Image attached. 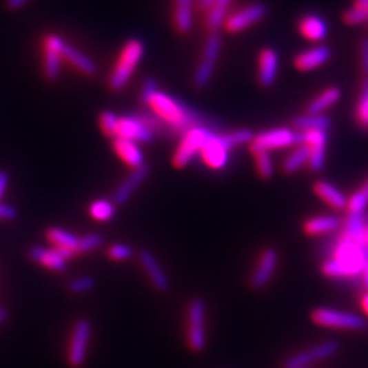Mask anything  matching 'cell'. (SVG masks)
<instances>
[{"label": "cell", "mask_w": 368, "mask_h": 368, "mask_svg": "<svg viewBox=\"0 0 368 368\" xmlns=\"http://www.w3.org/2000/svg\"><path fill=\"white\" fill-rule=\"evenodd\" d=\"M147 105L164 122L168 123L174 135L183 136L194 127H206L214 132H221L224 124L217 119L187 105L182 100L157 90L149 100Z\"/></svg>", "instance_id": "obj_1"}, {"label": "cell", "mask_w": 368, "mask_h": 368, "mask_svg": "<svg viewBox=\"0 0 368 368\" xmlns=\"http://www.w3.org/2000/svg\"><path fill=\"white\" fill-rule=\"evenodd\" d=\"M363 245L344 239L334 251V259L322 266L327 277H355L363 272L367 262Z\"/></svg>", "instance_id": "obj_2"}, {"label": "cell", "mask_w": 368, "mask_h": 368, "mask_svg": "<svg viewBox=\"0 0 368 368\" xmlns=\"http://www.w3.org/2000/svg\"><path fill=\"white\" fill-rule=\"evenodd\" d=\"M143 54L145 45L139 39H131L125 43L118 63L108 79V85L114 92H121L127 85L138 63L143 58Z\"/></svg>", "instance_id": "obj_3"}, {"label": "cell", "mask_w": 368, "mask_h": 368, "mask_svg": "<svg viewBox=\"0 0 368 368\" xmlns=\"http://www.w3.org/2000/svg\"><path fill=\"white\" fill-rule=\"evenodd\" d=\"M221 47H223L221 34L218 32H210L203 47L202 58L192 75V86L195 89L202 90L210 83L221 52Z\"/></svg>", "instance_id": "obj_4"}, {"label": "cell", "mask_w": 368, "mask_h": 368, "mask_svg": "<svg viewBox=\"0 0 368 368\" xmlns=\"http://www.w3.org/2000/svg\"><path fill=\"white\" fill-rule=\"evenodd\" d=\"M294 145H302V132L281 127L255 135L249 143V150L252 154L270 153L272 150L284 149Z\"/></svg>", "instance_id": "obj_5"}, {"label": "cell", "mask_w": 368, "mask_h": 368, "mask_svg": "<svg viewBox=\"0 0 368 368\" xmlns=\"http://www.w3.org/2000/svg\"><path fill=\"white\" fill-rule=\"evenodd\" d=\"M214 134L218 132H214L206 127H194L188 130L182 136V142L174 154V167L179 170L187 167L195 156L201 154L203 146Z\"/></svg>", "instance_id": "obj_6"}, {"label": "cell", "mask_w": 368, "mask_h": 368, "mask_svg": "<svg viewBox=\"0 0 368 368\" xmlns=\"http://www.w3.org/2000/svg\"><path fill=\"white\" fill-rule=\"evenodd\" d=\"M205 302L195 298L188 306V329L187 340L188 345L194 352H202L206 345V330H205Z\"/></svg>", "instance_id": "obj_7"}, {"label": "cell", "mask_w": 368, "mask_h": 368, "mask_svg": "<svg viewBox=\"0 0 368 368\" xmlns=\"http://www.w3.org/2000/svg\"><path fill=\"white\" fill-rule=\"evenodd\" d=\"M312 320L323 327L343 329V330H362L366 326V322L359 315L331 308L315 309L312 312Z\"/></svg>", "instance_id": "obj_8"}, {"label": "cell", "mask_w": 368, "mask_h": 368, "mask_svg": "<svg viewBox=\"0 0 368 368\" xmlns=\"http://www.w3.org/2000/svg\"><path fill=\"white\" fill-rule=\"evenodd\" d=\"M229 134H214L203 146L201 156L205 164L216 171L224 170L229 161V150L234 149Z\"/></svg>", "instance_id": "obj_9"}, {"label": "cell", "mask_w": 368, "mask_h": 368, "mask_svg": "<svg viewBox=\"0 0 368 368\" xmlns=\"http://www.w3.org/2000/svg\"><path fill=\"white\" fill-rule=\"evenodd\" d=\"M302 143L306 145L309 152L308 168L312 172L322 171L326 159V143L327 132L326 130H311L302 132Z\"/></svg>", "instance_id": "obj_10"}, {"label": "cell", "mask_w": 368, "mask_h": 368, "mask_svg": "<svg viewBox=\"0 0 368 368\" xmlns=\"http://www.w3.org/2000/svg\"><path fill=\"white\" fill-rule=\"evenodd\" d=\"M90 333L92 323L88 319H79L75 323L68 349V363L74 368L81 367L86 359V349Z\"/></svg>", "instance_id": "obj_11"}, {"label": "cell", "mask_w": 368, "mask_h": 368, "mask_svg": "<svg viewBox=\"0 0 368 368\" xmlns=\"http://www.w3.org/2000/svg\"><path fill=\"white\" fill-rule=\"evenodd\" d=\"M266 14H267L266 4L254 3L242 8L241 11H236L235 14L229 15L224 22V26L229 33H238L263 19Z\"/></svg>", "instance_id": "obj_12"}, {"label": "cell", "mask_w": 368, "mask_h": 368, "mask_svg": "<svg viewBox=\"0 0 368 368\" xmlns=\"http://www.w3.org/2000/svg\"><path fill=\"white\" fill-rule=\"evenodd\" d=\"M338 349V344L334 341H326L319 345H316L312 349L299 352L289 358L285 363V368H307L319 360H325L330 356H333Z\"/></svg>", "instance_id": "obj_13"}, {"label": "cell", "mask_w": 368, "mask_h": 368, "mask_svg": "<svg viewBox=\"0 0 368 368\" xmlns=\"http://www.w3.org/2000/svg\"><path fill=\"white\" fill-rule=\"evenodd\" d=\"M63 43L64 40L58 34H48L44 39V75L50 81H57L59 76Z\"/></svg>", "instance_id": "obj_14"}, {"label": "cell", "mask_w": 368, "mask_h": 368, "mask_svg": "<svg viewBox=\"0 0 368 368\" xmlns=\"http://www.w3.org/2000/svg\"><path fill=\"white\" fill-rule=\"evenodd\" d=\"M278 263V254L273 248H266L256 265V269L254 270L251 278H249V287L252 289H262L272 276L274 274V270Z\"/></svg>", "instance_id": "obj_15"}, {"label": "cell", "mask_w": 368, "mask_h": 368, "mask_svg": "<svg viewBox=\"0 0 368 368\" xmlns=\"http://www.w3.org/2000/svg\"><path fill=\"white\" fill-rule=\"evenodd\" d=\"M116 136L130 139L134 142H152L154 138V134L146 125L139 122L136 118L130 115V116L119 118Z\"/></svg>", "instance_id": "obj_16"}, {"label": "cell", "mask_w": 368, "mask_h": 368, "mask_svg": "<svg viewBox=\"0 0 368 368\" xmlns=\"http://www.w3.org/2000/svg\"><path fill=\"white\" fill-rule=\"evenodd\" d=\"M149 174H150V168L147 165L132 170V172L116 188L114 194V203L124 205L132 196V194L139 188V185L147 179Z\"/></svg>", "instance_id": "obj_17"}, {"label": "cell", "mask_w": 368, "mask_h": 368, "mask_svg": "<svg viewBox=\"0 0 368 368\" xmlns=\"http://www.w3.org/2000/svg\"><path fill=\"white\" fill-rule=\"evenodd\" d=\"M138 256H139V262L143 266V269L146 270L153 287L160 292L168 291L170 280H168L167 274L164 273L163 267L160 266V263L157 262V259L154 258V255L147 249H142Z\"/></svg>", "instance_id": "obj_18"}, {"label": "cell", "mask_w": 368, "mask_h": 368, "mask_svg": "<svg viewBox=\"0 0 368 368\" xmlns=\"http://www.w3.org/2000/svg\"><path fill=\"white\" fill-rule=\"evenodd\" d=\"M278 72V55L273 48H265L259 55V74L258 81L263 88L274 83Z\"/></svg>", "instance_id": "obj_19"}, {"label": "cell", "mask_w": 368, "mask_h": 368, "mask_svg": "<svg viewBox=\"0 0 368 368\" xmlns=\"http://www.w3.org/2000/svg\"><path fill=\"white\" fill-rule=\"evenodd\" d=\"M114 149H115L116 154L132 170H136V168L146 165L145 164V156H143L142 150L139 149V146L136 145V142L116 136V138H114Z\"/></svg>", "instance_id": "obj_20"}, {"label": "cell", "mask_w": 368, "mask_h": 368, "mask_svg": "<svg viewBox=\"0 0 368 368\" xmlns=\"http://www.w3.org/2000/svg\"><path fill=\"white\" fill-rule=\"evenodd\" d=\"M61 58L64 61H68L72 67H75L81 72H83L86 75H90V76H93V75L97 74V64H96V61L90 59L89 57H86L85 54H82L75 47L67 44L65 41L61 45Z\"/></svg>", "instance_id": "obj_21"}, {"label": "cell", "mask_w": 368, "mask_h": 368, "mask_svg": "<svg viewBox=\"0 0 368 368\" xmlns=\"http://www.w3.org/2000/svg\"><path fill=\"white\" fill-rule=\"evenodd\" d=\"M330 57H331L330 48H327L326 45H319L298 55L295 58V67L300 71H311L323 65L330 59Z\"/></svg>", "instance_id": "obj_22"}, {"label": "cell", "mask_w": 368, "mask_h": 368, "mask_svg": "<svg viewBox=\"0 0 368 368\" xmlns=\"http://www.w3.org/2000/svg\"><path fill=\"white\" fill-rule=\"evenodd\" d=\"M314 191L320 199H323L331 207H334V209L347 207V203H348L347 196L338 188H336L333 184L325 182V181H319V182L314 184Z\"/></svg>", "instance_id": "obj_23"}, {"label": "cell", "mask_w": 368, "mask_h": 368, "mask_svg": "<svg viewBox=\"0 0 368 368\" xmlns=\"http://www.w3.org/2000/svg\"><path fill=\"white\" fill-rule=\"evenodd\" d=\"M232 0H213L209 10L206 11L205 25L210 32H218V29L224 25L227 19V14L229 10Z\"/></svg>", "instance_id": "obj_24"}, {"label": "cell", "mask_w": 368, "mask_h": 368, "mask_svg": "<svg viewBox=\"0 0 368 368\" xmlns=\"http://www.w3.org/2000/svg\"><path fill=\"white\" fill-rule=\"evenodd\" d=\"M174 18L178 32L188 34L194 25V0H175Z\"/></svg>", "instance_id": "obj_25"}, {"label": "cell", "mask_w": 368, "mask_h": 368, "mask_svg": "<svg viewBox=\"0 0 368 368\" xmlns=\"http://www.w3.org/2000/svg\"><path fill=\"white\" fill-rule=\"evenodd\" d=\"M300 33L311 41H322L327 36V26L320 17L306 15L299 23Z\"/></svg>", "instance_id": "obj_26"}, {"label": "cell", "mask_w": 368, "mask_h": 368, "mask_svg": "<svg viewBox=\"0 0 368 368\" xmlns=\"http://www.w3.org/2000/svg\"><path fill=\"white\" fill-rule=\"evenodd\" d=\"M134 118H136L139 122L142 123L143 125H146L154 135H163V136H175L171 127L168 125V123L164 122L157 114H154L153 111H146V110H141L132 114Z\"/></svg>", "instance_id": "obj_27"}, {"label": "cell", "mask_w": 368, "mask_h": 368, "mask_svg": "<svg viewBox=\"0 0 368 368\" xmlns=\"http://www.w3.org/2000/svg\"><path fill=\"white\" fill-rule=\"evenodd\" d=\"M29 256L34 262H39L55 272H64L65 269V260L61 259L54 249H47L44 247H32L29 249Z\"/></svg>", "instance_id": "obj_28"}, {"label": "cell", "mask_w": 368, "mask_h": 368, "mask_svg": "<svg viewBox=\"0 0 368 368\" xmlns=\"http://www.w3.org/2000/svg\"><path fill=\"white\" fill-rule=\"evenodd\" d=\"M340 227V218L336 216H319L312 217L305 223V231L307 235L318 236L327 232H331Z\"/></svg>", "instance_id": "obj_29"}, {"label": "cell", "mask_w": 368, "mask_h": 368, "mask_svg": "<svg viewBox=\"0 0 368 368\" xmlns=\"http://www.w3.org/2000/svg\"><path fill=\"white\" fill-rule=\"evenodd\" d=\"M340 99L341 90L338 88H329L308 104L307 114H322L325 110L334 105Z\"/></svg>", "instance_id": "obj_30"}, {"label": "cell", "mask_w": 368, "mask_h": 368, "mask_svg": "<svg viewBox=\"0 0 368 368\" xmlns=\"http://www.w3.org/2000/svg\"><path fill=\"white\" fill-rule=\"evenodd\" d=\"M331 125V121L322 114H306L294 119V127L305 132L311 130H326Z\"/></svg>", "instance_id": "obj_31"}, {"label": "cell", "mask_w": 368, "mask_h": 368, "mask_svg": "<svg viewBox=\"0 0 368 368\" xmlns=\"http://www.w3.org/2000/svg\"><path fill=\"white\" fill-rule=\"evenodd\" d=\"M308 159H309L308 147L302 143L287 156V159L283 163V170L285 174H295L302 167L308 164Z\"/></svg>", "instance_id": "obj_32"}, {"label": "cell", "mask_w": 368, "mask_h": 368, "mask_svg": "<svg viewBox=\"0 0 368 368\" xmlns=\"http://www.w3.org/2000/svg\"><path fill=\"white\" fill-rule=\"evenodd\" d=\"M365 232H366V227L363 223V216L362 214H351L348 221H347L344 239L352 241V242L359 243V245L365 247Z\"/></svg>", "instance_id": "obj_33"}, {"label": "cell", "mask_w": 368, "mask_h": 368, "mask_svg": "<svg viewBox=\"0 0 368 368\" xmlns=\"http://www.w3.org/2000/svg\"><path fill=\"white\" fill-rule=\"evenodd\" d=\"M47 238L54 245L58 247H67L70 249H74L78 254V245H79V238L61 229V228H50L47 231Z\"/></svg>", "instance_id": "obj_34"}, {"label": "cell", "mask_w": 368, "mask_h": 368, "mask_svg": "<svg viewBox=\"0 0 368 368\" xmlns=\"http://www.w3.org/2000/svg\"><path fill=\"white\" fill-rule=\"evenodd\" d=\"M89 213L97 221H108L115 214V205L107 199H97L90 205Z\"/></svg>", "instance_id": "obj_35"}, {"label": "cell", "mask_w": 368, "mask_h": 368, "mask_svg": "<svg viewBox=\"0 0 368 368\" xmlns=\"http://www.w3.org/2000/svg\"><path fill=\"white\" fill-rule=\"evenodd\" d=\"M99 122H100V127H101L103 132L107 136H110V138H115L116 136L119 116L115 112H112V111L101 112L100 118H99Z\"/></svg>", "instance_id": "obj_36"}, {"label": "cell", "mask_w": 368, "mask_h": 368, "mask_svg": "<svg viewBox=\"0 0 368 368\" xmlns=\"http://www.w3.org/2000/svg\"><path fill=\"white\" fill-rule=\"evenodd\" d=\"M255 156V164H256V170L258 174L262 179H270L274 175V167H273V161L269 153H258L254 154Z\"/></svg>", "instance_id": "obj_37"}, {"label": "cell", "mask_w": 368, "mask_h": 368, "mask_svg": "<svg viewBox=\"0 0 368 368\" xmlns=\"http://www.w3.org/2000/svg\"><path fill=\"white\" fill-rule=\"evenodd\" d=\"M344 22L348 25H359L368 22V7L354 6L344 12Z\"/></svg>", "instance_id": "obj_38"}, {"label": "cell", "mask_w": 368, "mask_h": 368, "mask_svg": "<svg viewBox=\"0 0 368 368\" xmlns=\"http://www.w3.org/2000/svg\"><path fill=\"white\" fill-rule=\"evenodd\" d=\"M356 119L359 124L365 128H368V78L365 81L363 90L358 103L356 108Z\"/></svg>", "instance_id": "obj_39"}, {"label": "cell", "mask_w": 368, "mask_h": 368, "mask_svg": "<svg viewBox=\"0 0 368 368\" xmlns=\"http://www.w3.org/2000/svg\"><path fill=\"white\" fill-rule=\"evenodd\" d=\"M104 239L100 234H89L82 238H79V245H78V254H85L96 249L97 247L103 245Z\"/></svg>", "instance_id": "obj_40"}, {"label": "cell", "mask_w": 368, "mask_h": 368, "mask_svg": "<svg viewBox=\"0 0 368 368\" xmlns=\"http://www.w3.org/2000/svg\"><path fill=\"white\" fill-rule=\"evenodd\" d=\"M159 90V82L156 78L153 76H149L143 81V85H142V89H141V94H139V99H141V103L143 105H147L150 97Z\"/></svg>", "instance_id": "obj_41"}, {"label": "cell", "mask_w": 368, "mask_h": 368, "mask_svg": "<svg viewBox=\"0 0 368 368\" xmlns=\"http://www.w3.org/2000/svg\"><path fill=\"white\" fill-rule=\"evenodd\" d=\"M93 287L94 280L92 277H79L68 284V291L71 294H83L86 291H90Z\"/></svg>", "instance_id": "obj_42"}, {"label": "cell", "mask_w": 368, "mask_h": 368, "mask_svg": "<svg viewBox=\"0 0 368 368\" xmlns=\"http://www.w3.org/2000/svg\"><path fill=\"white\" fill-rule=\"evenodd\" d=\"M132 248L127 245H114L108 248V256L114 260H125L131 258Z\"/></svg>", "instance_id": "obj_43"}, {"label": "cell", "mask_w": 368, "mask_h": 368, "mask_svg": "<svg viewBox=\"0 0 368 368\" xmlns=\"http://www.w3.org/2000/svg\"><path fill=\"white\" fill-rule=\"evenodd\" d=\"M17 217V210L10 206L0 203V220H14Z\"/></svg>", "instance_id": "obj_44"}, {"label": "cell", "mask_w": 368, "mask_h": 368, "mask_svg": "<svg viewBox=\"0 0 368 368\" xmlns=\"http://www.w3.org/2000/svg\"><path fill=\"white\" fill-rule=\"evenodd\" d=\"M52 249L61 256V259H64L65 262H67L68 259H72V258L76 255V252H75L74 249H70V248H67V247H58V245H54Z\"/></svg>", "instance_id": "obj_45"}, {"label": "cell", "mask_w": 368, "mask_h": 368, "mask_svg": "<svg viewBox=\"0 0 368 368\" xmlns=\"http://www.w3.org/2000/svg\"><path fill=\"white\" fill-rule=\"evenodd\" d=\"M7 185H8V175L6 171H1L0 170V201L7 190Z\"/></svg>", "instance_id": "obj_46"}, {"label": "cell", "mask_w": 368, "mask_h": 368, "mask_svg": "<svg viewBox=\"0 0 368 368\" xmlns=\"http://www.w3.org/2000/svg\"><path fill=\"white\" fill-rule=\"evenodd\" d=\"M362 52H363V70H365V74L367 75L368 78V39L363 41Z\"/></svg>", "instance_id": "obj_47"}, {"label": "cell", "mask_w": 368, "mask_h": 368, "mask_svg": "<svg viewBox=\"0 0 368 368\" xmlns=\"http://www.w3.org/2000/svg\"><path fill=\"white\" fill-rule=\"evenodd\" d=\"M28 1H30V0H7V7L10 10H18L22 6H25Z\"/></svg>", "instance_id": "obj_48"}, {"label": "cell", "mask_w": 368, "mask_h": 368, "mask_svg": "<svg viewBox=\"0 0 368 368\" xmlns=\"http://www.w3.org/2000/svg\"><path fill=\"white\" fill-rule=\"evenodd\" d=\"M213 3V0H198V6H199V8L202 10V11H207L209 10V7H210V4Z\"/></svg>", "instance_id": "obj_49"}, {"label": "cell", "mask_w": 368, "mask_h": 368, "mask_svg": "<svg viewBox=\"0 0 368 368\" xmlns=\"http://www.w3.org/2000/svg\"><path fill=\"white\" fill-rule=\"evenodd\" d=\"M8 318V309L6 307H0V325H3Z\"/></svg>", "instance_id": "obj_50"}, {"label": "cell", "mask_w": 368, "mask_h": 368, "mask_svg": "<svg viewBox=\"0 0 368 368\" xmlns=\"http://www.w3.org/2000/svg\"><path fill=\"white\" fill-rule=\"evenodd\" d=\"M362 273H363V281H365V285H366V288L368 289V260L366 262V265H365Z\"/></svg>", "instance_id": "obj_51"}, {"label": "cell", "mask_w": 368, "mask_h": 368, "mask_svg": "<svg viewBox=\"0 0 368 368\" xmlns=\"http://www.w3.org/2000/svg\"><path fill=\"white\" fill-rule=\"evenodd\" d=\"M359 192L366 198V199H368V179L367 182H366V184L359 190Z\"/></svg>", "instance_id": "obj_52"}, {"label": "cell", "mask_w": 368, "mask_h": 368, "mask_svg": "<svg viewBox=\"0 0 368 368\" xmlns=\"http://www.w3.org/2000/svg\"><path fill=\"white\" fill-rule=\"evenodd\" d=\"M355 6H362V7H368V0H355Z\"/></svg>", "instance_id": "obj_53"}, {"label": "cell", "mask_w": 368, "mask_h": 368, "mask_svg": "<svg viewBox=\"0 0 368 368\" xmlns=\"http://www.w3.org/2000/svg\"><path fill=\"white\" fill-rule=\"evenodd\" d=\"M362 306H363V309L368 314V294L363 298V303H362Z\"/></svg>", "instance_id": "obj_54"}, {"label": "cell", "mask_w": 368, "mask_h": 368, "mask_svg": "<svg viewBox=\"0 0 368 368\" xmlns=\"http://www.w3.org/2000/svg\"><path fill=\"white\" fill-rule=\"evenodd\" d=\"M365 245L368 247V228H366V232H365Z\"/></svg>", "instance_id": "obj_55"}]
</instances>
